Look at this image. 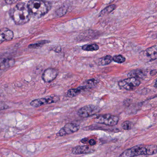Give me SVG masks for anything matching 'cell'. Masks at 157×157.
I'll return each mask as SVG.
<instances>
[{
	"label": "cell",
	"mask_w": 157,
	"mask_h": 157,
	"mask_svg": "<svg viewBox=\"0 0 157 157\" xmlns=\"http://www.w3.org/2000/svg\"><path fill=\"white\" fill-rule=\"evenodd\" d=\"M140 84L139 79L130 77L127 78L118 82V86L121 89L128 91H132L136 89Z\"/></svg>",
	"instance_id": "5b68a950"
},
{
	"label": "cell",
	"mask_w": 157,
	"mask_h": 157,
	"mask_svg": "<svg viewBox=\"0 0 157 157\" xmlns=\"http://www.w3.org/2000/svg\"><path fill=\"white\" fill-rule=\"evenodd\" d=\"M128 75L131 77H134L140 79H144L147 76V74L143 70L138 69L130 71L128 73Z\"/></svg>",
	"instance_id": "5bb4252c"
},
{
	"label": "cell",
	"mask_w": 157,
	"mask_h": 157,
	"mask_svg": "<svg viewBox=\"0 0 157 157\" xmlns=\"http://www.w3.org/2000/svg\"><path fill=\"white\" fill-rule=\"evenodd\" d=\"M14 63V60L12 59H0V75L13 66Z\"/></svg>",
	"instance_id": "7c38bea8"
},
{
	"label": "cell",
	"mask_w": 157,
	"mask_h": 157,
	"mask_svg": "<svg viewBox=\"0 0 157 157\" xmlns=\"http://www.w3.org/2000/svg\"><path fill=\"white\" fill-rule=\"evenodd\" d=\"M157 80L156 79L155 80V84H154V87H155V88H157Z\"/></svg>",
	"instance_id": "83f0119b"
},
{
	"label": "cell",
	"mask_w": 157,
	"mask_h": 157,
	"mask_svg": "<svg viewBox=\"0 0 157 157\" xmlns=\"http://www.w3.org/2000/svg\"><path fill=\"white\" fill-rule=\"evenodd\" d=\"M8 107H9V106L6 104L0 102V111L7 109Z\"/></svg>",
	"instance_id": "603a6c76"
},
{
	"label": "cell",
	"mask_w": 157,
	"mask_h": 157,
	"mask_svg": "<svg viewBox=\"0 0 157 157\" xmlns=\"http://www.w3.org/2000/svg\"><path fill=\"white\" fill-rule=\"evenodd\" d=\"M101 108L99 106L94 105H85L79 109L78 114L80 117L86 118L96 114L101 111Z\"/></svg>",
	"instance_id": "8992f818"
},
{
	"label": "cell",
	"mask_w": 157,
	"mask_h": 157,
	"mask_svg": "<svg viewBox=\"0 0 157 157\" xmlns=\"http://www.w3.org/2000/svg\"><path fill=\"white\" fill-rule=\"evenodd\" d=\"M11 16L16 24L21 25L28 22L32 16L27 5L21 2L12 10Z\"/></svg>",
	"instance_id": "7a4b0ae2"
},
{
	"label": "cell",
	"mask_w": 157,
	"mask_h": 157,
	"mask_svg": "<svg viewBox=\"0 0 157 157\" xmlns=\"http://www.w3.org/2000/svg\"><path fill=\"white\" fill-rule=\"evenodd\" d=\"M87 89L85 86L78 87L77 89H71L68 90L67 92V96L70 98H73L78 95L82 90Z\"/></svg>",
	"instance_id": "9a60e30c"
},
{
	"label": "cell",
	"mask_w": 157,
	"mask_h": 157,
	"mask_svg": "<svg viewBox=\"0 0 157 157\" xmlns=\"http://www.w3.org/2000/svg\"><path fill=\"white\" fill-rule=\"evenodd\" d=\"M58 75V71L56 69H47L44 71L42 75L43 80L47 83L52 82L57 77Z\"/></svg>",
	"instance_id": "30bf717a"
},
{
	"label": "cell",
	"mask_w": 157,
	"mask_h": 157,
	"mask_svg": "<svg viewBox=\"0 0 157 157\" xmlns=\"http://www.w3.org/2000/svg\"><path fill=\"white\" fill-rule=\"evenodd\" d=\"M94 121L98 124H102L109 126H113L118 124L119 117L117 116L106 114L98 116L95 118Z\"/></svg>",
	"instance_id": "277c9868"
},
{
	"label": "cell",
	"mask_w": 157,
	"mask_h": 157,
	"mask_svg": "<svg viewBox=\"0 0 157 157\" xmlns=\"http://www.w3.org/2000/svg\"><path fill=\"white\" fill-rule=\"evenodd\" d=\"M20 0H5L6 3L9 4H13L18 2Z\"/></svg>",
	"instance_id": "cb8c5ba5"
},
{
	"label": "cell",
	"mask_w": 157,
	"mask_h": 157,
	"mask_svg": "<svg viewBox=\"0 0 157 157\" xmlns=\"http://www.w3.org/2000/svg\"><path fill=\"white\" fill-rule=\"evenodd\" d=\"M93 151V149L88 146H77L72 149V153L74 154H88Z\"/></svg>",
	"instance_id": "4fadbf2b"
},
{
	"label": "cell",
	"mask_w": 157,
	"mask_h": 157,
	"mask_svg": "<svg viewBox=\"0 0 157 157\" xmlns=\"http://www.w3.org/2000/svg\"><path fill=\"white\" fill-rule=\"evenodd\" d=\"M116 7V6L114 4L108 6L107 8H105L104 10L101 11L100 14V16H102V15H105V14H108V13H110L115 9Z\"/></svg>",
	"instance_id": "d6986e66"
},
{
	"label": "cell",
	"mask_w": 157,
	"mask_h": 157,
	"mask_svg": "<svg viewBox=\"0 0 157 157\" xmlns=\"http://www.w3.org/2000/svg\"><path fill=\"white\" fill-rule=\"evenodd\" d=\"M157 147L155 145H139L127 149L120 154V157H129L149 156L156 154Z\"/></svg>",
	"instance_id": "6da1fadb"
},
{
	"label": "cell",
	"mask_w": 157,
	"mask_h": 157,
	"mask_svg": "<svg viewBox=\"0 0 157 157\" xmlns=\"http://www.w3.org/2000/svg\"><path fill=\"white\" fill-rule=\"evenodd\" d=\"M13 37V32L10 29L4 28L0 30V44L4 41H10Z\"/></svg>",
	"instance_id": "8fae6325"
},
{
	"label": "cell",
	"mask_w": 157,
	"mask_h": 157,
	"mask_svg": "<svg viewBox=\"0 0 157 157\" xmlns=\"http://www.w3.org/2000/svg\"><path fill=\"white\" fill-rule=\"evenodd\" d=\"M59 100V97L56 95L47 96L44 98L36 99L31 102V105L33 107H38L45 105L57 102Z\"/></svg>",
	"instance_id": "52a82bcc"
},
{
	"label": "cell",
	"mask_w": 157,
	"mask_h": 157,
	"mask_svg": "<svg viewBox=\"0 0 157 157\" xmlns=\"http://www.w3.org/2000/svg\"><path fill=\"white\" fill-rule=\"evenodd\" d=\"M113 61V57L110 56H106L101 58L98 60V64L101 66L109 65Z\"/></svg>",
	"instance_id": "2e32d148"
},
{
	"label": "cell",
	"mask_w": 157,
	"mask_h": 157,
	"mask_svg": "<svg viewBox=\"0 0 157 157\" xmlns=\"http://www.w3.org/2000/svg\"><path fill=\"white\" fill-rule=\"evenodd\" d=\"M27 5L31 16L36 18L45 15L51 8L50 2L42 0H31Z\"/></svg>",
	"instance_id": "3957f363"
},
{
	"label": "cell",
	"mask_w": 157,
	"mask_h": 157,
	"mask_svg": "<svg viewBox=\"0 0 157 157\" xmlns=\"http://www.w3.org/2000/svg\"><path fill=\"white\" fill-rule=\"evenodd\" d=\"M89 143L90 144V145L91 146H94V145L96 144V142L94 139H91L90 140H89Z\"/></svg>",
	"instance_id": "d4e9b609"
},
{
	"label": "cell",
	"mask_w": 157,
	"mask_h": 157,
	"mask_svg": "<svg viewBox=\"0 0 157 157\" xmlns=\"http://www.w3.org/2000/svg\"><path fill=\"white\" fill-rule=\"evenodd\" d=\"M126 60L125 58L121 55H117V56H114L113 57V61H114L116 63H124Z\"/></svg>",
	"instance_id": "ffe728a7"
},
{
	"label": "cell",
	"mask_w": 157,
	"mask_h": 157,
	"mask_svg": "<svg viewBox=\"0 0 157 157\" xmlns=\"http://www.w3.org/2000/svg\"><path fill=\"white\" fill-rule=\"evenodd\" d=\"M82 49L84 50V51H97V50L99 49V47L96 44H86L82 47Z\"/></svg>",
	"instance_id": "e0dca14e"
},
{
	"label": "cell",
	"mask_w": 157,
	"mask_h": 157,
	"mask_svg": "<svg viewBox=\"0 0 157 157\" xmlns=\"http://www.w3.org/2000/svg\"><path fill=\"white\" fill-rule=\"evenodd\" d=\"M79 126L74 124H67L65 125L57 134L58 136H64L67 135L73 134L78 131Z\"/></svg>",
	"instance_id": "ba28073f"
},
{
	"label": "cell",
	"mask_w": 157,
	"mask_h": 157,
	"mask_svg": "<svg viewBox=\"0 0 157 157\" xmlns=\"http://www.w3.org/2000/svg\"><path fill=\"white\" fill-rule=\"evenodd\" d=\"M48 42L46 41H43V42H40V43H36V44H31L29 46V47L31 48H38L41 47L42 46L44 45V44H46Z\"/></svg>",
	"instance_id": "7402d4cb"
},
{
	"label": "cell",
	"mask_w": 157,
	"mask_h": 157,
	"mask_svg": "<svg viewBox=\"0 0 157 157\" xmlns=\"http://www.w3.org/2000/svg\"><path fill=\"white\" fill-rule=\"evenodd\" d=\"M133 124L129 121H126L122 124V127L124 130H130L133 127Z\"/></svg>",
	"instance_id": "44dd1931"
},
{
	"label": "cell",
	"mask_w": 157,
	"mask_h": 157,
	"mask_svg": "<svg viewBox=\"0 0 157 157\" xmlns=\"http://www.w3.org/2000/svg\"><path fill=\"white\" fill-rule=\"evenodd\" d=\"M157 74V70H152L150 72V74L151 76H154Z\"/></svg>",
	"instance_id": "484cf974"
},
{
	"label": "cell",
	"mask_w": 157,
	"mask_h": 157,
	"mask_svg": "<svg viewBox=\"0 0 157 157\" xmlns=\"http://www.w3.org/2000/svg\"><path fill=\"white\" fill-rule=\"evenodd\" d=\"M87 140H88V139L87 138H84L82 140L81 142H82V143H86V142H87Z\"/></svg>",
	"instance_id": "4316f807"
},
{
	"label": "cell",
	"mask_w": 157,
	"mask_h": 157,
	"mask_svg": "<svg viewBox=\"0 0 157 157\" xmlns=\"http://www.w3.org/2000/svg\"><path fill=\"white\" fill-rule=\"evenodd\" d=\"M157 45H155L146 49L142 53V58L146 61H151L157 59Z\"/></svg>",
	"instance_id": "9c48e42d"
},
{
	"label": "cell",
	"mask_w": 157,
	"mask_h": 157,
	"mask_svg": "<svg viewBox=\"0 0 157 157\" xmlns=\"http://www.w3.org/2000/svg\"><path fill=\"white\" fill-rule=\"evenodd\" d=\"M99 81L98 79H91L88 80L85 82V84L86 86H85L86 88L88 87H94L96 86L98 83H99Z\"/></svg>",
	"instance_id": "ac0fdd59"
}]
</instances>
